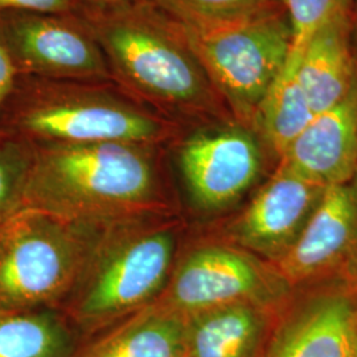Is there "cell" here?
Returning <instances> with one entry per match:
<instances>
[{
    "label": "cell",
    "instance_id": "cell-1",
    "mask_svg": "<svg viewBox=\"0 0 357 357\" xmlns=\"http://www.w3.org/2000/svg\"><path fill=\"white\" fill-rule=\"evenodd\" d=\"M112 79L181 128L230 119L184 28L153 0L81 10Z\"/></svg>",
    "mask_w": 357,
    "mask_h": 357
},
{
    "label": "cell",
    "instance_id": "cell-2",
    "mask_svg": "<svg viewBox=\"0 0 357 357\" xmlns=\"http://www.w3.org/2000/svg\"><path fill=\"white\" fill-rule=\"evenodd\" d=\"M32 146L22 208L101 224L141 212L159 190L165 146L125 142Z\"/></svg>",
    "mask_w": 357,
    "mask_h": 357
},
{
    "label": "cell",
    "instance_id": "cell-3",
    "mask_svg": "<svg viewBox=\"0 0 357 357\" xmlns=\"http://www.w3.org/2000/svg\"><path fill=\"white\" fill-rule=\"evenodd\" d=\"M181 130L114 81L17 75L0 110V135L29 144L125 142L166 146Z\"/></svg>",
    "mask_w": 357,
    "mask_h": 357
},
{
    "label": "cell",
    "instance_id": "cell-4",
    "mask_svg": "<svg viewBox=\"0 0 357 357\" xmlns=\"http://www.w3.org/2000/svg\"><path fill=\"white\" fill-rule=\"evenodd\" d=\"M97 224L20 208L0 222V311L48 307L84 274Z\"/></svg>",
    "mask_w": 357,
    "mask_h": 357
},
{
    "label": "cell",
    "instance_id": "cell-5",
    "mask_svg": "<svg viewBox=\"0 0 357 357\" xmlns=\"http://www.w3.org/2000/svg\"><path fill=\"white\" fill-rule=\"evenodd\" d=\"M184 31L230 114L252 128L259 103L289 61L293 26L287 13L227 28Z\"/></svg>",
    "mask_w": 357,
    "mask_h": 357
},
{
    "label": "cell",
    "instance_id": "cell-6",
    "mask_svg": "<svg viewBox=\"0 0 357 357\" xmlns=\"http://www.w3.org/2000/svg\"><path fill=\"white\" fill-rule=\"evenodd\" d=\"M175 249V233L165 227L100 240L77 298L79 318L109 319L147 303L162 291Z\"/></svg>",
    "mask_w": 357,
    "mask_h": 357
},
{
    "label": "cell",
    "instance_id": "cell-7",
    "mask_svg": "<svg viewBox=\"0 0 357 357\" xmlns=\"http://www.w3.org/2000/svg\"><path fill=\"white\" fill-rule=\"evenodd\" d=\"M195 203L204 209L233 204L261 176L268 149L234 118L181 128L167 143Z\"/></svg>",
    "mask_w": 357,
    "mask_h": 357
},
{
    "label": "cell",
    "instance_id": "cell-8",
    "mask_svg": "<svg viewBox=\"0 0 357 357\" xmlns=\"http://www.w3.org/2000/svg\"><path fill=\"white\" fill-rule=\"evenodd\" d=\"M0 44L17 75L112 79L102 50L81 13L3 11Z\"/></svg>",
    "mask_w": 357,
    "mask_h": 357
},
{
    "label": "cell",
    "instance_id": "cell-9",
    "mask_svg": "<svg viewBox=\"0 0 357 357\" xmlns=\"http://www.w3.org/2000/svg\"><path fill=\"white\" fill-rule=\"evenodd\" d=\"M268 293V280L252 257L227 246H205L180 262L163 306L187 317L236 302L262 305Z\"/></svg>",
    "mask_w": 357,
    "mask_h": 357
},
{
    "label": "cell",
    "instance_id": "cell-10",
    "mask_svg": "<svg viewBox=\"0 0 357 357\" xmlns=\"http://www.w3.org/2000/svg\"><path fill=\"white\" fill-rule=\"evenodd\" d=\"M327 187L280 163L274 176L231 227L243 248L281 261L298 241Z\"/></svg>",
    "mask_w": 357,
    "mask_h": 357
},
{
    "label": "cell",
    "instance_id": "cell-11",
    "mask_svg": "<svg viewBox=\"0 0 357 357\" xmlns=\"http://www.w3.org/2000/svg\"><path fill=\"white\" fill-rule=\"evenodd\" d=\"M283 163L324 187L357 175V77L340 102L315 115L286 153Z\"/></svg>",
    "mask_w": 357,
    "mask_h": 357
},
{
    "label": "cell",
    "instance_id": "cell-12",
    "mask_svg": "<svg viewBox=\"0 0 357 357\" xmlns=\"http://www.w3.org/2000/svg\"><path fill=\"white\" fill-rule=\"evenodd\" d=\"M357 245V175L326 188L298 241L278 261L283 275L305 281L343 259Z\"/></svg>",
    "mask_w": 357,
    "mask_h": 357
},
{
    "label": "cell",
    "instance_id": "cell-13",
    "mask_svg": "<svg viewBox=\"0 0 357 357\" xmlns=\"http://www.w3.org/2000/svg\"><path fill=\"white\" fill-rule=\"evenodd\" d=\"M293 69L315 115L340 102L357 77L356 8L342 10L320 24Z\"/></svg>",
    "mask_w": 357,
    "mask_h": 357
},
{
    "label": "cell",
    "instance_id": "cell-14",
    "mask_svg": "<svg viewBox=\"0 0 357 357\" xmlns=\"http://www.w3.org/2000/svg\"><path fill=\"white\" fill-rule=\"evenodd\" d=\"M356 308L345 294L311 301L282 327L268 357H355Z\"/></svg>",
    "mask_w": 357,
    "mask_h": 357
},
{
    "label": "cell",
    "instance_id": "cell-15",
    "mask_svg": "<svg viewBox=\"0 0 357 357\" xmlns=\"http://www.w3.org/2000/svg\"><path fill=\"white\" fill-rule=\"evenodd\" d=\"M191 357H257L268 321L261 305L236 302L187 315Z\"/></svg>",
    "mask_w": 357,
    "mask_h": 357
},
{
    "label": "cell",
    "instance_id": "cell-16",
    "mask_svg": "<svg viewBox=\"0 0 357 357\" xmlns=\"http://www.w3.org/2000/svg\"><path fill=\"white\" fill-rule=\"evenodd\" d=\"M89 357H191L187 317L159 306L115 333Z\"/></svg>",
    "mask_w": 357,
    "mask_h": 357
},
{
    "label": "cell",
    "instance_id": "cell-17",
    "mask_svg": "<svg viewBox=\"0 0 357 357\" xmlns=\"http://www.w3.org/2000/svg\"><path fill=\"white\" fill-rule=\"evenodd\" d=\"M314 116L315 113L296 72L284 69L259 103L252 128L264 142L270 155L280 160Z\"/></svg>",
    "mask_w": 357,
    "mask_h": 357
},
{
    "label": "cell",
    "instance_id": "cell-18",
    "mask_svg": "<svg viewBox=\"0 0 357 357\" xmlns=\"http://www.w3.org/2000/svg\"><path fill=\"white\" fill-rule=\"evenodd\" d=\"M72 337L47 307L0 311V357H69Z\"/></svg>",
    "mask_w": 357,
    "mask_h": 357
},
{
    "label": "cell",
    "instance_id": "cell-19",
    "mask_svg": "<svg viewBox=\"0 0 357 357\" xmlns=\"http://www.w3.org/2000/svg\"><path fill=\"white\" fill-rule=\"evenodd\" d=\"M180 26L211 31L286 11L284 0H153Z\"/></svg>",
    "mask_w": 357,
    "mask_h": 357
},
{
    "label": "cell",
    "instance_id": "cell-20",
    "mask_svg": "<svg viewBox=\"0 0 357 357\" xmlns=\"http://www.w3.org/2000/svg\"><path fill=\"white\" fill-rule=\"evenodd\" d=\"M32 146L13 138H0V222L22 208Z\"/></svg>",
    "mask_w": 357,
    "mask_h": 357
},
{
    "label": "cell",
    "instance_id": "cell-21",
    "mask_svg": "<svg viewBox=\"0 0 357 357\" xmlns=\"http://www.w3.org/2000/svg\"><path fill=\"white\" fill-rule=\"evenodd\" d=\"M351 7H355L354 0H284L293 26V47L284 69L298 65L308 38L320 24L332 15Z\"/></svg>",
    "mask_w": 357,
    "mask_h": 357
},
{
    "label": "cell",
    "instance_id": "cell-22",
    "mask_svg": "<svg viewBox=\"0 0 357 357\" xmlns=\"http://www.w3.org/2000/svg\"><path fill=\"white\" fill-rule=\"evenodd\" d=\"M81 0H0V13L26 11V13H81Z\"/></svg>",
    "mask_w": 357,
    "mask_h": 357
},
{
    "label": "cell",
    "instance_id": "cell-23",
    "mask_svg": "<svg viewBox=\"0 0 357 357\" xmlns=\"http://www.w3.org/2000/svg\"><path fill=\"white\" fill-rule=\"evenodd\" d=\"M16 76H17V73L13 68L10 57H8L7 52L4 51L3 45L0 44V110L6 102L10 91L13 89ZM0 138H1V135H0Z\"/></svg>",
    "mask_w": 357,
    "mask_h": 357
},
{
    "label": "cell",
    "instance_id": "cell-24",
    "mask_svg": "<svg viewBox=\"0 0 357 357\" xmlns=\"http://www.w3.org/2000/svg\"><path fill=\"white\" fill-rule=\"evenodd\" d=\"M132 1H138V0H81L82 7L85 8H110V7L123 6Z\"/></svg>",
    "mask_w": 357,
    "mask_h": 357
},
{
    "label": "cell",
    "instance_id": "cell-25",
    "mask_svg": "<svg viewBox=\"0 0 357 357\" xmlns=\"http://www.w3.org/2000/svg\"><path fill=\"white\" fill-rule=\"evenodd\" d=\"M354 356L357 357V308L354 320Z\"/></svg>",
    "mask_w": 357,
    "mask_h": 357
},
{
    "label": "cell",
    "instance_id": "cell-26",
    "mask_svg": "<svg viewBox=\"0 0 357 357\" xmlns=\"http://www.w3.org/2000/svg\"><path fill=\"white\" fill-rule=\"evenodd\" d=\"M355 1V8H356V13H357V0H354Z\"/></svg>",
    "mask_w": 357,
    "mask_h": 357
}]
</instances>
